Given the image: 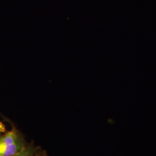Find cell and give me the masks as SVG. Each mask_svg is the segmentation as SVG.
<instances>
[{"mask_svg":"<svg viewBox=\"0 0 156 156\" xmlns=\"http://www.w3.org/2000/svg\"><path fill=\"white\" fill-rule=\"evenodd\" d=\"M10 123V130H0V156H13L28 145L22 134Z\"/></svg>","mask_w":156,"mask_h":156,"instance_id":"obj_1","label":"cell"},{"mask_svg":"<svg viewBox=\"0 0 156 156\" xmlns=\"http://www.w3.org/2000/svg\"><path fill=\"white\" fill-rule=\"evenodd\" d=\"M39 147L35 146L34 143H31L27 145V146L19 153L12 156H34Z\"/></svg>","mask_w":156,"mask_h":156,"instance_id":"obj_2","label":"cell"},{"mask_svg":"<svg viewBox=\"0 0 156 156\" xmlns=\"http://www.w3.org/2000/svg\"><path fill=\"white\" fill-rule=\"evenodd\" d=\"M34 156H48L47 154L45 153L44 151H41L40 149H38V151H37L36 153L35 154Z\"/></svg>","mask_w":156,"mask_h":156,"instance_id":"obj_3","label":"cell"},{"mask_svg":"<svg viewBox=\"0 0 156 156\" xmlns=\"http://www.w3.org/2000/svg\"><path fill=\"white\" fill-rule=\"evenodd\" d=\"M5 126L4 125L0 122V129H4Z\"/></svg>","mask_w":156,"mask_h":156,"instance_id":"obj_4","label":"cell"}]
</instances>
